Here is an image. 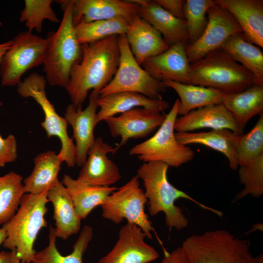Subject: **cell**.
I'll list each match as a JSON object with an SVG mask.
<instances>
[{
  "instance_id": "cell-1",
  "label": "cell",
  "mask_w": 263,
  "mask_h": 263,
  "mask_svg": "<svg viewBox=\"0 0 263 263\" xmlns=\"http://www.w3.org/2000/svg\"><path fill=\"white\" fill-rule=\"evenodd\" d=\"M119 36L81 45L80 61L72 71L66 88L71 101L81 108L90 90L99 93L113 79L120 57Z\"/></svg>"
},
{
  "instance_id": "cell-2",
  "label": "cell",
  "mask_w": 263,
  "mask_h": 263,
  "mask_svg": "<svg viewBox=\"0 0 263 263\" xmlns=\"http://www.w3.org/2000/svg\"><path fill=\"white\" fill-rule=\"evenodd\" d=\"M169 167L162 162L151 161L143 163L137 170L136 175L144 183V193L151 216H154L159 212H163L165 215V223L167 226L170 228H175L178 230L186 228L188 225V220L181 208L175 204L177 200L183 198L222 217V211L196 201L171 184L167 175Z\"/></svg>"
},
{
  "instance_id": "cell-3",
  "label": "cell",
  "mask_w": 263,
  "mask_h": 263,
  "mask_svg": "<svg viewBox=\"0 0 263 263\" xmlns=\"http://www.w3.org/2000/svg\"><path fill=\"white\" fill-rule=\"evenodd\" d=\"M63 15L60 24L55 32L48 34L49 40L43 63L46 79L53 86L65 89L72 70L80 61L82 56L73 21V0H60Z\"/></svg>"
},
{
  "instance_id": "cell-4",
  "label": "cell",
  "mask_w": 263,
  "mask_h": 263,
  "mask_svg": "<svg viewBox=\"0 0 263 263\" xmlns=\"http://www.w3.org/2000/svg\"><path fill=\"white\" fill-rule=\"evenodd\" d=\"M181 247L188 263H263V254L253 256L248 241L225 229L191 235Z\"/></svg>"
},
{
  "instance_id": "cell-5",
  "label": "cell",
  "mask_w": 263,
  "mask_h": 263,
  "mask_svg": "<svg viewBox=\"0 0 263 263\" xmlns=\"http://www.w3.org/2000/svg\"><path fill=\"white\" fill-rule=\"evenodd\" d=\"M49 202L47 191L38 194L24 193L15 214L2 225L7 235L2 245L16 250L21 263H31L36 252L35 240L41 229L47 225L44 217Z\"/></svg>"
},
{
  "instance_id": "cell-6",
  "label": "cell",
  "mask_w": 263,
  "mask_h": 263,
  "mask_svg": "<svg viewBox=\"0 0 263 263\" xmlns=\"http://www.w3.org/2000/svg\"><path fill=\"white\" fill-rule=\"evenodd\" d=\"M190 84L232 94L254 85V79L248 70L219 48L190 64Z\"/></svg>"
},
{
  "instance_id": "cell-7",
  "label": "cell",
  "mask_w": 263,
  "mask_h": 263,
  "mask_svg": "<svg viewBox=\"0 0 263 263\" xmlns=\"http://www.w3.org/2000/svg\"><path fill=\"white\" fill-rule=\"evenodd\" d=\"M180 100L177 99L156 133L145 141L136 144L130 150L144 162L159 161L169 167H178L194 157L193 150L179 143L175 136L174 123L177 117Z\"/></svg>"
},
{
  "instance_id": "cell-8",
  "label": "cell",
  "mask_w": 263,
  "mask_h": 263,
  "mask_svg": "<svg viewBox=\"0 0 263 263\" xmlns=\"http://www.w3.org/2000/svg\"><path fill=\"white\" fill-rule=\"evenodd\" d=\"M139 178L136 175L125 185L111 193L101 206L102 216L115 224L121 223L124 219L138 226L149 239L155 233L164 254L168 251L158 236L151 222L145 212L147 199L140 187Z\"/></svg>"
},
{
  "instance_id": "cell-9",
  "label": "cell",
  "mask_w": 263,
  "mask_h": 263,
  "mask_svg": "<svg viewBox=\"0 0 263 263\" xmlns=\"http://www.w3.org/2000/svg\"><path fill=\"white\" fill-rule=\"evenodd\" d=\"M119 64L112 80L99 92V97L119 92L142 94L154 99H163L162 94L167 90L164 82L151 76L136 61L126 35L119 36Z\"/></svg>"
},
{
  "instance_id": "cell-10",
  "label": "cell",
  "mask_w": 263,
  "mask_h": 263,
  "mask_svg": "<svg viewBox=\"0 0 263 263\" xmlns=\"http://www.w3.org/2000/svg\"><path fill=\"white\" fill-rule=\"evenodd\" d=\"M46 82V79L42 75L32 73L17 85V92L21 97L33 98L40 105L45 116L41 126L48 137L57 136L59 139L61 148L58 155L68 167H74L75 165V144L73 138L68 135L66 120L57 114L47 97Z\"/></svg>"
},
{
  "instance_id": "cell-11",
  "label": "cell",
  "mask_w": 263,
  "mask_h": 263,
  "mask_svg": "<svg viewBox=\"0 0 263 263\" xmlns=\"http://www.w3.org/2000/svg\"><path fill=\"white\" fill-rule=\"evenodd\" d=\"M49 40L28 31L19 33L0 64L1 85L19 84L27 71L43 64Z\"/></svg>"
},
{
  "instance_id": "cell-12",
  "label": "cell",
  "mask_w": 263,
  "mask_h": 263,
  "mask_svg": "<svg viewBox=\"0 0 263 263\" xmlns=\"http://www.w3.org/2000/svg\"><path fill=\"white\" fill-rule=\"evenodd\" d=\"M207 18V25L201 37L195 42L186 45V54L190 64L221 48L232 35L242 32L233 16L217 3L208 10Z\"/></svg>"
},
{
  "instance_id": "cell-13",
  "label": "cell",
  "mask_w": 263,
  "mask_h": 263,
  "mask_svg": "<svg viewBox=\"0 0 263 263\" xmlns=\"http://www.w3.org/2000/svg\"><path fill=\"white\" fill-rule=\"evenodd\" d=\"M146 238L138 226L127 222L120 229L112 249L97 263H150L156 260L159 254L145 242Z\"/></svg>"
},
{
  "instance_id": "cell-14",
  "label": "cell",
  "mask_w": 263,
  "mask_h": 263,
  "mask_svg": "<svg viewBox=\"0 0 263 263\" xmlns=\"http://www.w3.org/2000/svg\"><path fill=\"white\" fill-rule=\"evenodd\" d=\"M166 114L155 112L144 108L136 107L118 116L105 119L112 136L121 137V140L115 152L130 139L147 137L165 120Z\"/></svg>"
},
{
  "instance_id": "cell-15",
  "label": "cell",
  "mask_w": 263,
  "mask_h": 263,
  "mask_svg": "<svg viewBox=\"0 0 263 263\" xmlns=\"http://www.w3.org/2000/svg\"><path fill=\"white\" fill-rule=\"evenodd\" d=\"M110 153H115L114 148L105 142L102 137L95 138L77 179L98 187H111L118 182L121 178L120 172L108 156Z\"/></svg>"
},
{
  "instance_id": "cell-16",
  "label": "cell",
  "mask_w": 263,
  "mask_h": 263,
  "mask_svg": "<svg viewBox=\"0 0 263 263\" xmlns=\"http://www.w3.org/2000/svg\"><path fill=\"white\" fill-rule=\"evenodd\" d=\"M187 43L169 46L164 52L147 59L142 67L155 79L190 84V63L185 49Z\"/></svg>"
},
{
  "instance_id": "cell-17",
  "label": "cell",
  "mask_w": 263,
  "mask_h": 263,
  "mask_svg": "<svg viewBox=\"0 0 263 263\" xmlns=\"http://www.w3.org/2000/svg\"><path fill=\"white\" fill-rule=\"evenodd\" d=\"M99 96L98 92L93 91L89 104L84 110L71 104L67 106L64 114V118L73 130L75 142V164L78 167H82L86 161L88 151L95 139L94 131L96 125L97 99Z\"/></svg>"
},
{
  "instance_id": "cell-18",
  "label": "cell",
  "mask_w": 263,
  "mask_h": 263,
  "mask_svg": "<svg viewBox=\"0 0 263 263\" xmlns=\"http://www.w3.org/2000/svg\"><path fill=\"white\" fill-rule=\"evenodd\" d=\"M139 8L132 0H73L74 24L115 18L125 19L131 23L139 16Z\"/></svg>"
},
{
  "instance_id": "cell-19",
  "label": "cell",
  "mask_w": 263,
  "mask_h": 263,
  "mask_svg": "<svg viewBox=\"0 0 263 263\" xmlns=\"http://www.w3.org/2000/svg\"><path fill=\"white\" fill-rule=\"evenodd\" d=\"M228 129L238 135L243 130L223 104L204 107L177 117L174 123L176 132H191L200 129Z\"/></svg>"
},
{
  "instance_id": "cell-20",
  "label": "cell",
  "mask_w": 263,
  "mask_h": 263,
  "mask_svg": "<svg viewBox=\"0 0 263 263\" xmlns=\"http://www.w3.org/2000/svg\"><path fill=\"white\" fill-rule=\"evenodd\" d=\"M140 6L139 16L152 25L169 46L189 40L186 21L175 17L155 0H132Z\"/></svg>"
},
{
  "instance_id": "cell-21",
  "label": "cell",
  "mask_w": 263,
  "mask_h": 263,
  "mask_svg": "<svg viewBox=\"0 0 263 263\" xmlns=\"http://www.w3.org/2000/svg\"><path fill=\"white\" fill-rule=\"evenodd\" d=\"M97 104L100 109L96 114V125L100 121L136 107L160 113L169 107V102L164 99H152L142 94L131 92H119L99 96Z\"/></svg>"
},
{
  "instance_id": "cell-22",
  "label": "cell",
  "mask_w": 263,
  "mask_h": 263,
  "mask_svg": "<svg viewBox=\"0 0 263 263\" xmlns=\"http://www.w3.org/2000/svg\"><path fill=\"white\" fill-rule=\"evenodd\" d=\"M235 18L246 39L263 47V0H216Z\"/></svg>"
},
{
  "instance_id": "cell-23",
  "label": "cell",
  "mask_w": 263,
  "mask_h": 263,
  "mask_svg": "<svg viewBox=\"0 0 263 263\" xmlns=\"http://www.w3.org/2000/svg\"><path fill=\"white\" fill-rule=\"evenodd\" d=\"M125 35L130 50L140 66L149 58L169 47L161 34L139 16L131 23Z\"/></svg>"
},
{
  "instance_id": "cell-24",
  "label": "cell",
  "mask_w": 263,
  "mask_h": 263,
  "mask_svg": "<svg viewBox=\"0 0 263 263\" xmlns=\"http://www.w3.org/2000/svg\"><path fill=\"white\" fill-rule=\"evenodd\" d=\"M47 197L54 207L55 234L66 240L80 229L81 219L76 213L71 197L59 180L47 190Z\"/></svg>"
},
{
  "instance_id": "cell-25",
  "label": "cell",
  "mask_w": 263,
  "mask_h": 263,
  "mask_svg": "<svg viewBox=\"0 0 263 263\" xmlns=\"http://www.w3.org/2000/svg\"><path fill=\"white\" fill-rule=\"evenodd\" d=\"M239 135L228 129L175 132L177 141L182 145L201 144L223 153L228 160L229 168L233 170L239 167L235 157V148Z\"/></svg>"
},
{
  "instance_id": "cell-26",
  "label": "cell",
  "mask_w": 263,
  "mask_h": 263,
  "mask_svg": "<svg viewBox=\"0 0 263 263\" xmlns=\"http://www.w3.org/2000/svg\"><path fill=\"white\" fill-rule=\"evenodd\" d=\"M62 182L71 197L76 213L81 220L86 218L95 207L101 206L106 199L118 188L115 187L88 185L68 174L63 176Z\"/></svg>"
},
{
  "instance_id": "cell-27",
  "label": "cell",
  "mask_w": 263,
  "mask_h": 263,
  "mask_svg": "<svg viewBox=\"0 0 263 263\" xmlns=\"http://www.w3.org/2000/svg\"><path fill=\"white\" fill-rule=\"evenodd\" d=\"M221 48L252 75L254 85L263 86V53L259 46L240 32L228 38Z\"/></svg>"
},
{
  "instance_id": "cell-28",
  "label": "cell",
  "mask_w": 263,
  "mask_h": 263,
  "mask_svg": "<svg viewBox=\"0 0 263 263\" xmlns=\"http://www.w3.org/2000/svg\"><path fill=\"white\" fill-rule=\"evenodd\" d=\"M35 166L23 181L25 193L38 194L47 191L58 180V173L62 162L58 154L47 150L34 159Z\"/></svg>"
},
{
  "instance_id": "cell-29",
  "label": "cell",
  "mask_w": 263,
  "mask_h": 263,
  "mask_svg": "<svg viewBox=\"0 0 263 263\" xmlns=\"http://www.w3.org/2000/svg\"><path fill=\"white\" fill-rule=\"evenodd\" d=\"M163 82L167 88H172L178 94L180 100L178 114L180 116L204 107L222 104L225 94L210 87L171 81Z\"/></svg>"
},
{
  "instance_id": "cell-30",
  "label": "cell",
  "mask_w": 263,
  "mask_h": 263,
  "mask_svg": "<svg viewBox=\"0 0 263 263\" xmlns=\"http://www.w3.org/2000/svg\"><path fill=\"white\" fill-rule=\"evenodd\" d=\"M222 104L244 129L251 117L263 113V86L252 85L240 92L225 94Z\"/></svg>"
},
{
  "instance_id": "cell-31",
  "label": "cell",
  "mask_w": 263,
  "mask_h": 263,
  "mask_svg": "<svg viewBox=\"0 0 263 263\" xmlns=\"http://www.w3.org/2000/svg\"><path fill=\"white\" fill-rule=\"evenodd\" d=\"M93 237L92 227L84 226L73 247V251L69 255L63 256L56 247L55 228L50 225L47 246L36 252L31 263H83V255Z\"/></svg>"
},
{
  "instance_id": "cell-32",
  "label": "cell",
  "mask_w": 263,
  "mask_h": 263,
  "mask_svg": "<svg viewBox=\"0 0 263 263\" xmlns=\"http://www.w3.org/2000/svg\"><path fill=\"white\" fill-rule=\"evenodd\" d=\"M130 22L122 18L98 20L90 22H80L75 25L79 43H93L112 36L126 35Z\"/></svg>"
},
{
  "instance_id": "cell-33",
  "label": "cell",
  "mask_w": 263,
  "mask_h": 263,
  "mask_svg": "<svg viewBox=\"0 0 263 263\" xmlns=\"http://www.w3.org/2000/svg\"><path fill=\"white\" fill-rule=\"evenodd\" d=\"M23 177L14 171L0 176V225L15 214L25 193Z\"/></svg>"
},
{
  "instance_id": "cell-34",
  "label": "cell",
  "mask_w": 263,
  "mask_h": 263,
  "mask_svg": "<svg viewBox=\"0 0 263 263\" xmlns=\"http://www.w3.org/2000/svg\"><path fill=\"white\" fill-rule=\"evenodd\" d=\"M248 132L239 135L235 148L238 166L245 165L263 154V113Z\"/></svg>"
},
{
  "instance_id": "cell-35",
  "label": "cell",
  "mask_w": 263,
  "mask_h": 263,
  "mask_svg": "<svg viewBox=\"0 0 263 263\" xmlns=\"http://www.w3.org/2000/svg\"><path fill=\"white\" fill-rule=\"evenodd\" d=\"M216 3L214 0H187L184 16L189 36L188 43L195 42L202 35L207 23L208 10Z\"/></svg>"
},
{
  "instance_id": "cell-36",
  "label": "cell",
  "mask_w": 263,
  "mask_h": 263,
  "mask_svg": "<svg viewBox=\"0 0 263 263\" xmlns=\"http://www.w3.org/2000/svg\"><path fill=\"white\" fill-rule=\"evenodd\" d=\"M240 183L244 186L235 196V203L245 196L251 195L259 198L263 195V154L245 165L239 166Z\"/></svg>"
},
{
  "instance_id": "cell-37",
  "label": "cell",
  "mask_w": 263,
  "mask_h": 263,
  "mask_svg": "<svg viewBox=\"0 0 263 263\" xmlns=\"http://www.w3.org/2000/svg\"><path fill=\"white\" fill-rule=\"evenodd\" d=\"M52 0H26L24 7L20 13V22H24L28 31L36 30L41 32L44 20L48 19L54 23L59 22L55 13L51 7Z\"/></svg>"
},
{
  "instance_id": "cell-38",
  "label": "cell",
  "mask_w": 263,
  "mask_h": 263,
  "mask_svg": "<svg viewBox=\"0 0 263 263\" xmlns=\"http://www.w3.org/2000/svg\"><path fill=\"white\" fill-rule=\"evenodd\" d=\"M17 156V144L15 136L9 134L3 138L0 134V168L14 162Z\"/></svg>"
},
{
  "instance_id": "cell-39",
  "label": "cell",
  "mask_w": 263,
  "mask_h": 263,
  "mask_svg": "<svg viewBox=\"0 0 263 263\" xmlns=\"http://www.w3.org/2000/svg\"><path fill=\"white\" fill-rule=\"evenodd\" d=\"M164 9L175 17L185 19L184 3L183 0H155Z\"/></svg>"
},
{
  "instance_id": "cell-40",
  "label": "cell",
  "mask_w": 263,
  "mask_h": 263,
  "mask_svg": "<svg viewBox=\"0 0 263 263\" xmlns=\"http://www.w3.org/2000/svg\"><path fill=\"white\" fill-rule=\"evenodd\" d=\"M160 263H188L182 248L178 247L170 252L164 254Z\"/></svg>"
},
{
  "instance_id": "cell-41",
  "label": "cell",
  "mask_w": 263,
  "mask_h": 263,
  "mask_svg": "<svg viewBox=\"0 0 263 263\" xmlns=\"http://www.w3.org/2000/svg\"><path fill=\"white\" fill-rule=\"evenodd\" d=\"M0 263H21L16 250L0 252Z\"/></svg>"
},
{
  "instance_id": "cell-42",
  "label": "cell",
  "mask_w": 263,
  "mask_h": 263,
  "mask_svg": "<svg viewBox=\"0 0 263 263\" xmlns=\"http://www.w3.org/2000/svg\"><path fill=\"white\" fill-rule=\"evenodd\" d=\"M12 44V39L5 41L0 44V64L5 53L10 47ZM2 103L0 101V106L2 105Z\"/></svg>"
},
{
  "instance_id": "cell-43",
  "label": "cell",
  "mask_w": 263,
  "mask_h": 263,
  "mask_svg": "<svg viewBox=\"0 0 263 263\" xmlns=\"http://www.w3.org/2000/svg\"><path fill=\"white\" fill-rule=\"evenodd\" d=\"M6 236V233L4 228L2 227L0 228V246L1 244H3Z\"/></svg>"
}]
</instances>
